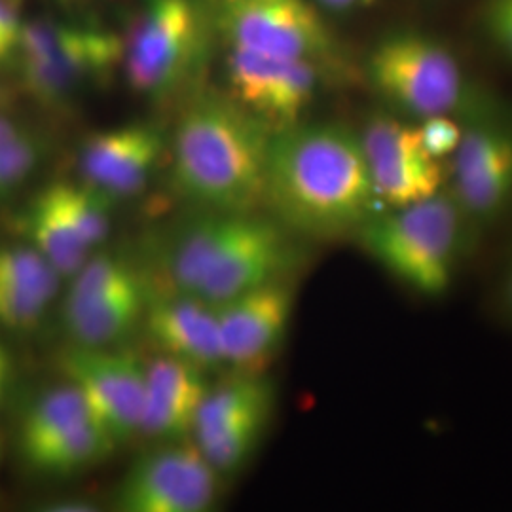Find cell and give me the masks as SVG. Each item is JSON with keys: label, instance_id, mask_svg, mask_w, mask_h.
I'll list each match as a JSON object with an SVG mask.
<instances>
[{"label": "cell", "instance_id": "obj_1", "mask_svg": "<svg viewBox=\"0 0 512 512\" xmlns=\"http://www.w3.org/2000/svg\"><path fill=\"white\" fill-rule=\"evenodd\" d=\"M264 205L300 236H357L380 205L359 131L336 122H300L274 133Z\"/></svg>", "mask_w": 512, "mask_h": 512}, {"label": "cell", "instance_id": "obj_2", "mask_svg": "<svg viewBox=\"0 0 512 512\" xmlns=\"http://www.w3.org/2000/svg\"><path fill=\"white\" fill-rule=\"evenodd\" d=\"M272 137L228 93L200 95L175 128L173 183L207 213H256L266 200Z\"/></svg>", "mask_w": 512, "mask_h": 512}, {"label": "cell", "instance_id": "obj_3", "mask_svg": "<svg viewBox=\"0 0 512 512\" xmlns=\"http://www.w3.org/2000/svg\"><path fill=\"white\" fill-rule=\"evenodd\" d=\"M293 258L289 230L277 220L258 213L203 211L167 247V291L220 306L285 277Z\"/></svg>", "mask_w": 512, "mask_h": 512}, {"label": "cell", "instance_id": "obj_4", "mask_svg": "<svg viewBox=\"0 0 512 512\" xmlns=\"http://www.w3.org/2000/svg\"><path fill=\"white\" fill-rule=\"evenodd\" d=\"M366 80L389 112L412 122L433 116L471 120L492 109L469 82L456 55L437 38L397 31L366 57Z\"/></svg>", "mask_w": 512, "mask_h": 512}, {"label": "cell", "instance_id": "obj_5", "mask_svg": "<svg viewBox=\"0 0 512 512\" xmlns=\"http://www.w3.org/2000/svg\"><path fill=\"white\" fill-rule=\"evenodd\" d=\"M465 222L444 188L427 200L374 215L357 236L387 274L418 294L440 296L458 270Z\"/></svg>", "mask_w": 512, "mask_h": 512}, {"label": "cell", "instance_id": "obj_6", "mask_svg": "<svg viewBox=\"0 0 512 512\" xmlns=\"http://www.w3.org/2000/svg\"><path fill=\"white\" fill-rule=\"evenodd\" d=\"M124 40L90 23L25 21L14 65L23 90L55 107L103 84L122 67Z\"/></svg>", "mask_w": 512, "mask_h": 512}, {"label": "cell", "instance_id": "obj_7", "mask_svg": "<svg viewBox=\"0 0 512 512\" xmlns=\"http://www.w3.org/2000/svg\"><path fill=\"white\" fill-rule=\"evenodd\" d=\"M84 395L63 380L38 393L21 412L16 446L37 475L73 476L101 465L120 448Z\"/></svg>", "mask_w": 512, "mask_h": 512}, {"label": "cell", "instance_id": "obj_8", "mask_svg": "<svg viewBox=\"0 0 512 512\" xmlns=\"http://www.w3.org/2000/svg\"><path fill=\"white\" fill-rule=\"evenodd\" d=\"M215 21L228 48L310 61L327 74L342 63L338 40L311 0H217Z\"/></svg>", "mask_w": 512, "mask_h": 512}, {"label": "cell", "instance_id": "obj_9", "mask_svg": "<svg viewBox=\"0 0 512 512\" xmlns=\"http://www.w3.org/2000/svg\"><path fill=\"white\" fill-rule=\"evenodd\" d=\"M275 389L264 372H236L209 385L190 442L220 478L251 461L272 420Z\"/></svg>", "mask_w": 512, "mask_h": 512}, {"label": "cell", "instance_id": "obj_10", "mask_svg": "<svg viewBox=\"0 0 512 512\" xmlns=\"http://www.w3.org/2000/svg\"><path fill=\"white\" fill-rule=\"evenodd\" d=\"M203 21L192 0H150L124 40L131 90L164 99L188 80L202 54Z\"/></svg>", "mask_w": 512, "mask_h": 512}, {"label": "cell", "instance_id": "obj_11", "mask_svg": "<svg viewBox=\"0 0 512 512\" xmlns=\"http://www.w3.org/2000/svg\"><path fill=\"white\" fill-rule=\"evenodd\" d=\"M220 476L190 440L156 444L114 492V512H215Z\"/></svg>", "mask_w": 512, "mask_h": 512}, {"label": "cell", "instance_id": "obj_12", "mask_svg": "<svg viewBox=\"0 0 512 512\" xmlns=\"http://www.w3.org/2000/svg\"><path fill=\"white\" fill-rule=\"evenodd\" d=\"M228 95L272 133L300 124L327 73L310 61L228 48Z\"/></svg>", "mask_w": 512, "mask_h": 512}, {"label": "cell", "instance_id": "obj_13", "mask_svg": "<svg viewBox=\"0 0 512 512\" xmlns=\"http://www.w3.org/2000/svg\"><path fill=\"white\" fill-rule=\"evenodd\" d=\"M446 188L465 219L490 222L512 205V124L486 110L463 124Z\"/></svg>", "mask_w": 512, "mask_h": 512}, {"label": "cell", "instance_id": "obj_14", "mask_svg": "<svg viewBox=\"0 0 512 512\" xmlns=\"http://www.w3.org/2000/svg\"><path fill=\"white\" fill-rule=\"evenodd\" d=\"M59 370L120 444L141 437L147 384V361L141 355L120 346H71L59 355Z\"/></svg>", "mask_w": 512, "mask_h": 512}, {"label": "cell", "instance_id": "obj_15", "mask_svg": "<svg viewBox=\"0 0 512 512\" xmlns=\"http://www.w3.org/2000/svg\"><path fill=\"white\" fill-rule=\"evenodd\" d=\"M359 139L380 205L403 207L444 190L446 171L423 148L416 122L374 112L359 129Z\"/></svg>", "mask_w": 512, "mask_h": 512}, {"label": "cell", "instance_id": "obj_16", "mask_svg": "<svg viewBox=\"0 0 512 512\" xmlns=\"http://www.w3.org/2000/svg\"><path fill=\"white\" fill-rule=\"evenodd\" d=\"M215 310L224 366L236 372H264L291 325L294 287L281 277Z\"/></svg>", "mask_w": 512, "mask_h": 512}, {"label": "cell", "instance_id": "obj_17", "mask_svg": "<svg viewBox=\"0 0 512 512\" xmlns=\"http://www.w3.org/2000/svg\"><path fill=\"white\" fill-rule=\"evenodd\" d=\"M164 131L150 122H131L92 133L78 152L80 181L112 202L137 196L164 156Z\"/></svg>", "mask_w": 512, "mask_h": 512}, {"label": "cell", "instance_id": "obj_18", "mask_svg": "<svg viewBox=\"0 0 512 512\" xmlns=\"http://www.w3.org/2000/svg\"><path fill=\"white\" fill-rule=\"evenodd\" d=\"M148 340L160 355L200 366H224L215 306L190 294L152 291L143 319Z\"/></svg>", "mask_w": 512, "mask_h": 512}, {"label": "cell", "instance_id": "obj_19", "mask_svg": "<svg viewBox=\"0 0 512 512\" xmlns=\"http://www.w3.org/2000/svg\"><path fill=\"white\" fill-rule=\"evenodd\" d=\"M209 385L200 366L160 353L147 361L141 437L156 444L190 440Z\"/></svg>", "mask_w": 512, "mask_h": 512}, {"label": "cell", "instance_id": "obj_20", "mask_svg": "<svg viewBox=\"0 0 512 512\" xmlns=\"http://www.w3.org/2000/svg\"><path fill=\"white\" fill-rule=\"evenodd\" d=\"M150 293L145 279L112 293L84 300H63L61 319L73 346H120L133 330L143 327Z\"/></svg>", "mask_w": 512, "mask_h": 512}, {"label": "cell", "instance_id": "obj_21", "mask_svg": "<svg viewBox=\"0 0 512 512\" xmlns=\"http://www.w3.org/2000/svg\"><path fill=\"white\" fill-rule=\"evenodd\" d=\"M16 224L23 241L44 256L63 279H71L92 255L57 200L52 184L40 188L25 203Z\"/></svg>", "mask_w": 512, "mask_h": 512}, {"label": "cell", "instance_id": "obj_22", "mask_svg": "<svg viewBox=\"0 0 512 512\" xmlns=\"http://www.w3.org/2000/svg\"><path fill=\"white\" fill-rule=\"evenodd\" d=\"M50 184L67 217L73 222L74 230L86 247L95 253L109 238L114 202L82 181H55Z\"/></svg>", "mask_w": 512, "mask_h": 512}, {"label": "cell", "instance_id": "obj_23", "mask_svg": "<svg viewBox=\"0 0 512 512\" xmlns=\"http://www.w3.org/2000/svg\"><path fill=\"white\" fill-rule=\"evenodd\" d=\"M0 281L38 294L40 298L54 304L61 291L63 277L55 272L54 266L23 243H0Z\"/></svg>", "mask_w": 512, "mask_h": 512}, {"label": "cell", "instance_id": "obj_24", "mask_svg": "<svg viewBox=\"0 0 512 512\" xmlns=\"http://www.w3.org/2000/svg\"><path fill=\"white\" fill-rule=\"evenodd\" d=\"M44 152V139L29 129H23L14 139L0 145V200L35 173Z\"/></svg>", "mask_w": 512, "mask_h": 512}, {"label": "cell", "instance_id": "obj_25", "mask_svg": "<svg viewBox=\"0 0 512 512\" xmlns=\"http://www.w3.org/2000/svg\"><path fill=\"white\" fill-rule=\"evenodd\" d=\"M52 302L14 285L0 281V327L14 332H31L42 325Z\"/></svg>", "mask_w": 512, "mask_h": 512}, {"label": "cell", "instance_id": "obj_26", "mask_svg": "<svg viewBox=\"0 0 512 512\" xmlns=\"http://www.w3.org/2000/svg\"><path fill=\"white\" fill-rule=\"evenodd\" d=\"M416 124L420 129L421 143L427 154L437 162L450 160L461 141L463 124L450 116H433Z\"/></svg>", "mask_w": 512, "mask_h": 512}, {"label": "cell", "instance_id": "obj_27", "mask_svg": "<svg viewBox=\"0 0 512 512\" xmlns=\"http://www.w3.org/2000/svg\"><path fill=\"white\" fill-rule=\"evenodd\" d=\"M482 27L495 50L512 63V0H486Z\"/></svg>", "mask_w": 512, "mask_h": 512}, {"label": "cell", "instance_id": "obj_28", "mask_svg": "<svg viewBox=\"0 0 512 512\" xmlns=\"http://www.w3.org/2000/svg\"><path fill=\"white\" fill-rule=\"evenodd\" d=\"M23 23L16 2L0 0V63L14 61Z\"/></svg>", "mask_w": 512, "mask_h": 512}, {"label": "cell", "instance_id": "obj_29", "mask_svg": "<svg viewBox=\"0 0 512 512\" xmlns=\"http://www.w3.org/2000/svg\"><path fill=\"white\" fill-rule=\"evenodd\" d=\"M319 10L327 12H336V14H348L355 12L359 8H365L372 4V0H311Z\"/></svg>", "mask_w": 512, "mask_h": 512}, {"label": "cell", "instance_id": "obj_30", "mask_svg": "<svg viewBox=\"0 0 512 512\" xmlns=\"http://www.w3.org/2000/svg\"><path fill=\"white\" fill-rule=\"evenodd\" d=\"M10 380H12V357L6 346L0 342V403L8 391Z\"/></svg>", "mask_w": 512, "mask_h": 512}, {"label": "cell", "instance_id": "obj_31", "mask_svg": "<svg viewBox=\"0 0 512 512\" xmlns=\"http://www.w3.org/2000/svg\"><path fill=\"white\" fill-rule=\"evenodd\" d=\"M38 512H99L90 503L84 501H61V503H54L48 505Z\"/></svg>", "mask_w": 512, "mask_h": 512}, {"label": "cell", "instance_id": "obj_32", "mask_svg": "<svg viewBox=\"0 0 512 512\" xmlns=\"http://www.w3.org/2000/svg\"><path fill=\"white\" fill-rule=\"evenodd\" d=\"M23 129L25 128H23L21 124H18L16 120H12L10 116H6V114L0 112V145H4L6 141L14 139Z\"/></svg>", "mask_w": 512, "mask_h": 512}, {"label": "cell", "instance_id": "obj_33", "mask_svg": "<svg viewBox=\"0 0 512 512\" xmlns=\"http://www.w3.org/2000/svg\"><path fill=\"white\" fill-rule=\"evenodd\" d=\"M63 4H86V2H92V0H61Z\"/></svg>", "mask_w": 512, "mask_h": 512}, {"label": "cell", "instance_id": "obj_34", "mask_svg": "<svg viewBox=\"0 0 512 512\" xmlns=\"http://www.w3.org/2000/svg\"><path fill=\"white\" fill-rule=\"evenodd\" d=\"M0 103H2V92H0Z\"/></svg>", "mask_w": 512, "mask_h": 512}, {"label": "cell", "instance_id": "obj_35", "mask_svg": "<svg viewBox=\"0 0 512 512\" xmlns=\"http://www.w3.org/2000/svg\"><path fill=\"white\" fill-rule=\"evenodd\" d=\"M511 300H512V279H511Z\"/></svg>", "mask_w": 512, "mask_h": 512}, {"label": "cell", "instance_id": "obj_36", "mask_svg": "<svg viewBox=\"0 0 512 512\" xmlns=\"http://www.w3.org/2000/svg\"><path fill=\"white\" fill-rule=\"evenodd\" d=\"M0 456H2V446H0Z\"/></svg>", "mask_w": 512, "mask_h": 512}]
</instances>
